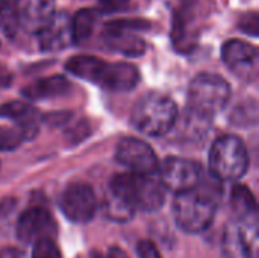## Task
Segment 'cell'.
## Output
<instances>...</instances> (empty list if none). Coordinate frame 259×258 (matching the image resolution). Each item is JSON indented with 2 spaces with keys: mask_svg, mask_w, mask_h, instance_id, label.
I'll use <instances>...</instances> for the list:
<instances>
[{
  "mask_svg": "<svg viewBox=\"0 0 259 258\" xmlns=\"http://www.w3.org/2000/svg\"><path fill=\"white\" fill-rule=\"evenodd\" d=\"M222 59L232 73L244 81H252L256 75L258 50L247 41H226L222 47Z\"/></svg>",
  "mask_w": 259,
  "mask_h": 258,
  "instance_id": "12",
  "label": "cell"
},
{
  "mask_svg": "<svg viewBox=\"0 0 259 258\" xmlns=\"http://www.w3.org/2000/svg\"><path fill=\"white\" fill-rule=\"evenodd\" d=\"M131 122L138 132L161 137L175 128L178 122V106L167 96L149 93L134 106Z\"/></svg>",
  "mask_w": 259,
  "mask_h": 258,
  "instance_id": "4",
  "label": "cell"
},
{
  "mask_svg": "<svg viewBox=\"0 0 259 258\" xmlns=\"http://www.w3.org/2000/svg\"><path fill=\"white\" fill-rule=\"evenodd\" d=\"M65 70L73 76L97 84L99 87L114 91H132L140 82V71L129 62H106L93 55H76L65 62Z\"/></svg>",
  "mask_w": 259,
  "mask_h": 258,
  "instance_id": "2",
  "label": "cell"
},
{
  "mask_svg": "<svg viewBox=\"0 0 259 258\" xmlns=\"http://www.w3.org/2000/svg\"><path fill=\"white\" fill-rule=\"evenodd\" d=\"M137 252L140 258H162L156 245L150 240H141L137 246Z\"/></svg>",
  "mask_w": 259,
  "mask_h": 258,
  "instance_id": "27",
  "label": "cell"
},
{
  "mask_svg": "<svg viewBox=\"0 0 259 258\" xmlns=\"http://www.w3.org/2000/svg\"><path fill=\"white\" fill-rule=\"evenodd\" d=\"M109 193L127 204L134 211H158L165 202V189L155 173H118L111 179Z\"/></svg>",
  "mask_w": 259,
  "mask_h": 258,
  "instance_id": "3",
  "label": "cell"
},
{
  "mask_svg": "<svg viewBox=\"0 0 259 258\" xmlns=\"http://www.w3.org/2000/svg\"><path fill=\"white\" fill-rule=\"evenodd\" d=\"M231 85L226 79L214 73L197 75L188 88L187 109L212 119L231 100Z\"/></svg>",
  "mask_w": 259,
  "mask_h": 258,
  "instance_id": "6",
  "label": "cell"
},
{
  "mask_svg": "<svg viewBox=\"0 0 259 258\" xmlns=\"http://www.w3.org/2000/svg\"><path fill=\"white\" fill-rule=\"evenodd\" d=\"M99 12L96 9H80L71 17V36H73V44H80L87 41L96 26Z\"/></svg>",
  "mask_w": 259,
  "mask_h": 258,
  "instance_id": "20",
  "label": "cell"
},
{
  "mask_svg": "<svg viewBox=\"0 0 259 258\" xmlns=\"http://www.w3.org/2000/svg\"><path fill=\"white\" fill-rule=\"evenodd\" d=\"M32 258H62V254L52 237H44L33 243Z\"/></svg>",
  "mask_w": 259,
  "mask_h": 258,
  "instance_id": "23",
  "label": "cell"
},
{
  "mask_svg": "<svg viewBox=\"0 0 259 258\" xmlns=\"http://www.w3.org/2000/svg\"><path fill=\"white\" fill-rule=\"evenodd\" d=\"M55 233V222L52 214L41 207L26 210L17 222L15 234L23 243H35L39 239L52 237ZM53 239V237H52Z\"/></svg>",
  "mask_w": 259,
  "mask_h": 258,
  "instance_id": "13",
  "label": "cell"
},
{
  "mask_svg": "<svg viewBox=\"0 0 259 258\" xmlns=\"http://www.w3.org/2000/svg\"><path fill=\"white\" fill-rule=\"evenodd\" d=\"M258 239L250 237L235 220L226 224L222 239L223 258H253Z\"/></svg>",
  "mask_w": 259,
  "mask_h": 258,
  "instance_id": "17",
  "label": "cell"
},
{
  "mask_svg": "<svg viewBox=\"0 0 259 258\" xmlns=\"http://www.w3.org/2000/svg\"><path fill=\"white\" fill-rule=\"evenodd\" d=\"M18 0H0V29L12 38L17 33L18 24Z\"/></svg>",
  "mask_w": 259,
  "mask_h": 258,
  "instance_id": "21",
  "label": "cell"
},
{
  "mask_svg": "<svg viewBox=\"0 0 259 258\" xmlns=\"http://www.w3.org/2000/svg\"><path fill=\"white\" fill-rule=\"evenodd\" d=\"M0 119L17 122L20 125L18 131L21 132L23 138L35 135L36 128H38L36 109L32 105L21 102V100H12V102H6L0 105Z\"/></svg>",
  "mask_w": 259,
  "mask_h": 258,
  "instance_id": "18",
  "label": "cell"
},
{
  "mask_svg": "<svg viewBox=\"0 0 259 258\" xmlns=\"http://www.w3.org/2000/svg\"><path fill=\"white\" fill-rule=\"evenodd\" d=\"M115 160L132 173L152 175L156 173L159 167L158 157L150 144L135 137L120 140L115 151Z\"/></svg>",
  "mask_w": 259,
  "mask_h": 258,
  "instance_id": "10",
  "label": "cell"
},
{
  "mask_svg": "<svg viewBox=\"0 0 259 258\" xmlns=\"http://www.w3.org/2000/svg\"><path fill=\"white\" fill-rule=\"evenodd\" d=\"M131 0H99L97 12L99 14H117L126 11Z\"/></svg>",
  "mask_w": 259,
  "mask_h": 258,
  "instance_id": "25",
  "label": "cell"
},
{
  "mask_svg": "<svg viewBox=\"0 0 259 258\" xmlns=\"http://www.w3.org/2000/svg\"><path fill=\"white\" fill-rule=\"evenodd\" d=\"M18 24L29 33H39L55 15V0H18Z\"/></svg>",
  "mask_w": 259,
  "mask_h": 258,
  "instance_id": "15",
  "label": "cell"
},
{
  "mask_svg": "<svg viewBox=\"0 0 259 258\" xmlns=\"http://www.w3.org/2000/svg\"><path fill=\"white\" fill-rule=\"evenodd\" d=\"M238 27L244 32V33H249L252 36H258V14L253 11V12H247L241 17L240 23H238Z\"/></svg>",
  "mask_w": 259,
  "mask_h": 258,
  "instance_id": "26",
  "label": "cell"
},
{
  "mask_svg": "<svg viewBox=\"0 0 259 258\" xmlns=\"http://www.w3.org/2000/svg\"><path fill=\"white\" fill-rule=\"evenodd\" d=\"M24 138L18 129L0 126V151H14L21 144Z\"/></svg>",
  "mask_w": 259,
  "mask_h": 258,
  "instance_id": "24",
  "label": "cell"
},
{
  "mask_svg": "<svg viewBox=\"0 0 259 258\" xmlns=\"http://www.w3.org/2000/svg\"><path fill=\"white\" fill-rule=\"evenodd\" d=\"M220 199L222 187L219 181L211 184L205 182L202 178L197 187L176 195L173 216L178 227L188 234H200L206 231L214 222Z\"/></svg>",
  "mask_w": 259,
  "mask_h": 258,
  "instance_id": "1",
  "label": "cell"
},
{
  "mask_svg": "<svg viewBox=\"0 0 259 258\" xmlns=\"http://www.w3.org/2000/svg\"><path fill=\"white\" fill-rule=\"evenodd\" d=\"M94 258H131L121 248L112 246L106 252H94Z\"/></svg>",
  "mask_w": 259,
  "mask_h": 258,
  "instance_id": "28",
  "label": "cell"
},
{
  "mask_svg": "<svg viewBox=\"0 0 259 258\" xmlns=\"http://www.w3.org/2000/svg\"><path fill=\"white\" fill-rule=\"evenodd\" d=\"M249 169V152L237 135L217 138L209 151V172L219 182L238 181Z\"/></svg>",
  "mask_w": 259,
  "mask_h": 258,
  "instance_id": "5",
  "label": "cell"
},
{
  "mask_svg": "<svg viewBox=\"0 0 259 258\" xmlns=\"http://www.w3.org/2000/svg\"><path fill=\"white\" fill-rule=\"evenodd\" d=\"M9 84H11V75L0 67V87H6Z\"/></svg>",
  "mask_w": 259,
  "mask_h": 258,
  "instance_id": "29",
  "label": "cell"
},
{
  "mask_svg": "<svg viewBox=\"0 0 259 258\" xmlns=\"http://www.w3.org/2000/svg\"><path fill=\"white\" fill-rule=\"evenodd\" d=\"M71 90V82L62 75H53L38 79L21 90V94L30 100H44L64 96Z\"/></svg>",
  "mask_w": 259,
  "mask_h": 258,
  "instance_id": "19",
  "label": "cell"
},
{
  "mask_svg": "<svg viewBox=\"0 0 259 258\" xmlns=\"http://www.w3.org/2000/svg\"><path fill=\"white\" fill-rule=\"evenodd\" d=\"M196 5L193 0H184L173 12L171 21V41L173 47L179 53H191L199 40V27H197V14H194Z\"/></svg>",
  "mask_w": 259,
  "mask_h": 258,
  "instance_id": "11",
  "label": "cell"
},
{
  "mask_svg": "<svg viewBox=\"0 0 259 258\" xmlns=\"http://www.w3.org/2000/svg\"><path fill=\"white\" fill-rule=\"evenodd\" d=\"M97 196L91 186L83 182L70 184L59 198L62 214L73 224L90 222L97 211Z\"/></svg>",
  "mask_w": 259,
  "mask_h": 258,
  "instance_id": "9",
  "label": "cell"
},
{
  "mask_svg": "<svg viewBox=\"0 0 259 258\" xmlns=\"http://www.w3.org/2000/svg\"><path fill=\"white\" fill-rule=\"evenodd\" d=\"M38 43L42 52H56L73 44L71 17L64 11L55 12L53 18L38 33Z\"/></svg>",
  "mask_w": 259,
  "mask_h": 258,
  "instance_id": "16",
  "label": "cell"
},
{
  "mask_svg": "<svg viewBox=\"0 0 259 258\" xmlns=\"http://www.w3.org/2000/svg\"><path fill=\"white\" fill-rule=\"evenodd\" d=\"M150 24L144 20H115L105 24L103 43L109 50L118 52L124 56L137 58L146 52V43L135 32L149 29Z\"/></svg>",
  "mask_w": 259,
  "mask_h": 258,
  "instance_id": "7",
  "label": "cell"
},
{
  "mask_svg": "<svg viewBox=\"0 0 259 258\" xmlns=\"http://www.w3.org/2000/svg\"><path fill=\"white\" fill-rule=\"evenodd\" d=\"M231 208L235 220L247 234L258 237V205L253 193L244 186H234L231 192Z\"/></svg>",
  "mask_w": 259,
  "mask_h": 258,
  "instance_id": "14",
  "label": "cell"
},
{
  "mask_svg": "<svg viewBox=\"0 0 259 258\" xmlns=\"http://www.w3.org/2000/svg\"><path fill=\"white\" fill-rule=\"evenodd\" d=\"M105 213L111 220L115 222H127L134 216V210L112 193H109L105 199Z\"/></svg>",
  "mask_w": 259,
  "mask_h": 258,
  "instance_id": "22",
  "label": "cell"
},
{
  "mask_svg": "<svg viewBox=\"0 0 259 258\" xmlns=\"http://www.w3.org/2000/svg\"><path fill=\"white\" fill-rule=\"evenodd\" d=\"M159 181L165 192H173L175 195L188 192L197 187L203 178L202 166L196 161L185 158H167L159 167Z\"/></svg>",
  "mask_w": 259,
  "mask_h": 258,
  "instance_id": "8",
  "label": "cell"
}]
</instances>
